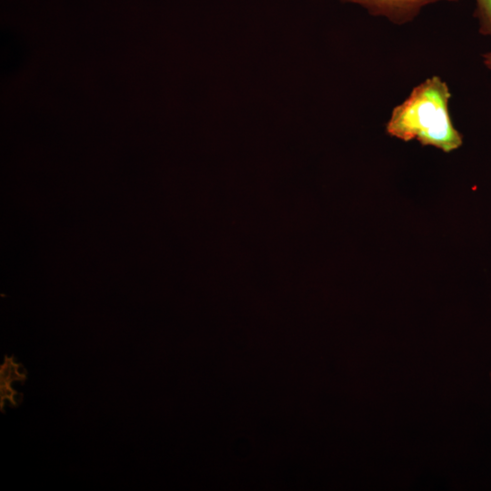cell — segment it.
<instances>
[{"mask_svg": "<svg viewBox=\"0 0 491 491\" xmlns=\"http://www.w3.org/2000/svg\"><path fill=\"white\" fill-rule=\"evenodd\" d=\"M12 402L14 405H18L22 401V395L16 391H15L11 396Z\"/></svg>", "mask_w": 491, "mask_h": 491, "instance_id": "cell-5", "label": "cell"}, {"mask_svg": "<svg viewBox=\"0 0 491 491\" xmlns=\"http://www.w3.org/2000/svg\"><path fill=\"white\" fill-rule=\"evenodd\" d=\"M356 4L365 8L374 16L384 17L389 22L402 25L412 22L421 10L438 2L458 0H340Z\"/></svg>", "mask_w": 491, "mask_h": 491, "instance_id": "cell-2", "label": "cell"}, {"mask_svg": "<svg viewBox=\"0 0 491 491\" xmlns=\"http://www.w3.org/2000/svg\"><path fill=\"white\" fill-rule=\"evenodd\" d=\"M447 83L432 75L416 85L406 98L391 111L386 133L405 142L417 141L451 153L463 145V135L454 125Z\"/></svg>", "mask_w": 491, "mask_h": 491, "instance_id": "cell-1", "label": "cell"}, {"mask_svg": "<svg viewBox=\"0 0 491 491\" xmlns=\"http://www.w3.org/2000/svg\"><path fill=\"white\" fill-rule=\"evenodd\" d=\"M478 33L491 40V0H475Z\"/></svg>", "mask_w": 491, "mask_h": 491, "instance_id": "cell-3", "label": "cell"}, {"mask_svg": "<svg viewBox=\"0 0 491 491\" xmlns=\"http://www.w3.org/2000/svg\"><path fill=\"white\" fill-rule=\"evenodd\" d=\"M482 63L486 69L491 71V51L486 52L481 55Z\"/></svg>", "mask_w": 491, "mask_h": 491, "instance_id": "cell-4", "label": "cell"}, {"mask_svg": "<svg viewBox=\"0 0 491 491\" xmlns=\"http://www.w3.org/2000/svg\"><path fill=\"white\" fill-rule=\"evenodd\" d=\"M15 371L18 374L19 376L24 377L25 374V370L21 365H15Z\"/></svg>", "mask_w": 491, "mask_h": 491, "instance_id": "cell-6", "label": "cell"}, {"mask_svg": "<svg viewBox=\"0 0 491 491\" xmlns=\"http://www.w3.org/2000/svg\"><path fill=\"white\" fill-rule=\"evenodd\" d=\"M490 380H491V372H490Z\"/></svg>", "mask_w": 491, "mask_h": 491, "instance_id": "cell-7", "label": "cell"}]
</instances>
